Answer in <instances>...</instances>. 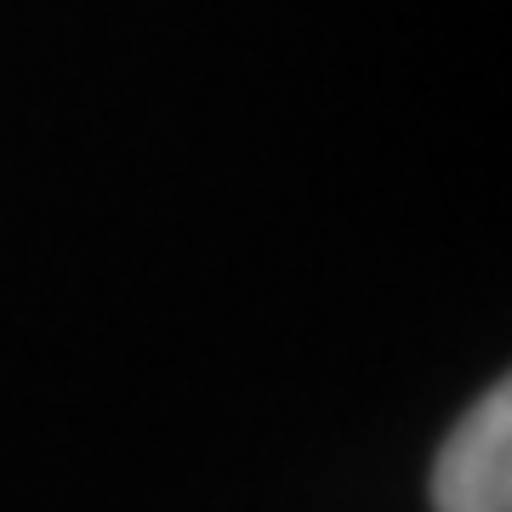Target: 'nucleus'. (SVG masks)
I'll list each match as a JSON object with an SVG mask.
<instances>
[{
    "label": "nucleus",
    "mask_w": 512,
    "mask_h": 512,
    "mask_svg": "<svg viewBox=\"0 0 512 512\" xmlns=\"http://www.w3.org/2000/svg\"><path fill=\"white\" fill-rule=\"evenodd\" d=\"M433 512H512V387H484L444 433L433 473Z\"/></svg>",
    "instance_id": "obj_1"
}]
</instances>
